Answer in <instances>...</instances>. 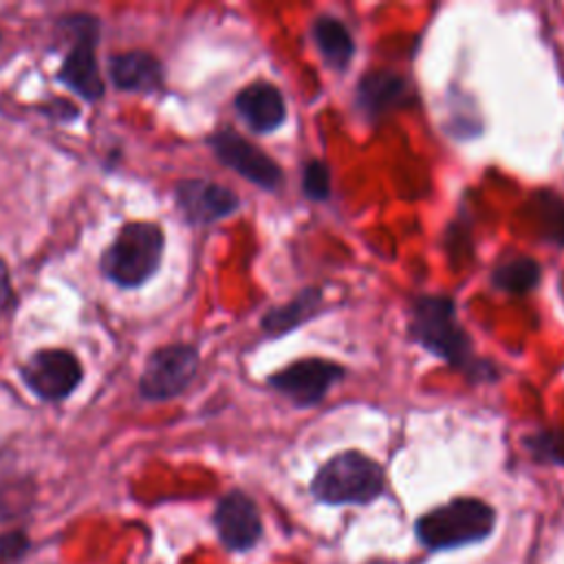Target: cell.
<instances>
[{"mask_svg": "<svg viewBox=\"0 0 564 564\" xmlns=\"http://www.w3.org/2000/svg\"><path fill=\"white\" fill-rule=\"evenodd\" d=\"M207 143L223 165L238 172L249 183L267 192H275L282 185V167L267 152H262L258 145L247 141L236 130H216L207 139Z\"/></svg>", "mask_w": 564, "mask_h": 564, "instance_id": "obj_8", "label": "cell"}, {"mask_svg": "<svg viewBox=\"0 0 564 564\" xmlns=\"http://www.w3.org/2000/svg\"><path fill=\"white\" fill-rule=\"evenodd\" d=\"M73 44L66 53L57 79L88 101H97L104 95V79L99 73L95 46L99 40V22L95 15H73L66 20Z\"/></svg>", "mask_w": 564, "mask_h": 564, "instance_id": "obj_5", "label": "cell"}, {"mask_svg": "<svg viewBox=\"0 0 564 564\" xmlns=\"http://www.w3.org/2000/svg\"><path fill=\"white\" fill-rule=\"evenodd\" d=\"M13 304H15V295H13L9 269H7V264L0 260V315H2L4 311L13 308Z\"/></svg>", "mask_w": 564, "mask_h": 564, "instance_id": "obj_21", "label": "cell"}, {"mask_svg": "<svg viewBox=\"0 0 564 564\" xmlns=\"http://www.w3.org/2000/svg\"><path fill=\"white\" fill-rule=\"evenodd\" d=\"M494 509L478 498H454L416 522V535L427 549H454L487 538L494 529Z\"/></svg>", "mask_w": 564, "mask_h": 564, "instance_id": "obj_4", "label": "cell"}, {"mask_svg": "<svg viewBox=\"0 0 564 564\" xmlns=\"http://www.w3.org/2000/svg\"><path fill=\"white\" fill-rule=\"evenodd\" d=\"M240 119L258 134L278 130L286 119L284 97L278 86L269 82H253L245 86L234 99Z\"/></svg>", "mask_w": 564, "mask_h": 564, "instance_id": "obj_12", "label": "cell"}, {"mask_svg": "<svg viewBox=\"0 0 564 564\" xmlns=\"http://www.w3.org/2000/svg\"><path fill=\"white\" fill-rule=\"evenodd\" d=\"M524 447L535 460L564 465V434L557 430H540L524 436Z\"/></svg>", "mask_w": 564, "mask_h": 564, "instance_id": "obj_19", "label": "cell"}, {"mask_svg": "<svg viewBox=\"0 0 564 564\" xmlns=\"http://www.w3.org/2000/svg\"><path fill=\"white\" fill-rule=\"evenodd\" d=\"M535 209L540 216V227L544 238L564 245V198L553 192L535 194Z\"/></svg>", "mask_w": 564, "mask_h": 564, "instance_id": "obj_18", "label": "cell"}, {"mask_svg": "<svg viewBox=\"0 0 564 564\" xmlns=\"http://www.w3.org/2000/svg\"><path fill=\"white\" fill-rule=\"evenodd\" d=\"M322 306V289L306 286L300 293H295L289 302L269 308L262 315V330L269 337H282L289 330H295L304 322H308Z\"/></svg>", "mask_w": 564, "mask_h": 564, "instance_id": "obj_15", "label": "cell"}, {"mask_svg": "<svg viewBox=\"0 0 564 564\" xmlns=\"http://www.w3.org/2000/svg\"><path fill=\"white\" fill-rule=\"evenodd\" d=\"M176 205L192 225H212L231 216L240 200L238 196L209 178H183L176 183Z\"/></svg>", "mask_w": 564, "mask_h": 564, "instance_id": "obj_10", "label": "cell"}, {"mask_svg": "<svg viewBox=\"0 0 564 564\" xmlns=\"http://www.w3.org/2000/svg\"><path fill=\"white\" fill-rule=\"evenodd\" d=\"M346 375V368L322 357H306L284 366L269 377V386L286 397L295 408H311L319 403L330 386Z\"/></svg>", "mask_w": 564, "mask_h": 564, "instance_id": "obj_7", "label": "cell"}, {"mask_svg": "<svg viewBox=\"0 0 564 564\" xmlns=\"http://www.w3.org/2000/svg\"><path fill=\"white\" fill-rule=\"evenodd\" d=\"M108 70L112 84L119 90L150 95L163 86V66L154 55L145 51H130L110 57Z\"/></svg>", "mask_w": 564, "mask_h": 564, "instance_id": "obj_13", "label": "cell"}, {"mask_svg": "<svg viewBox=\"0 0 564 564\" xmlns=\"http://www.w3.org/2000/svg\"><path fill=\"white\" fill-rule=\"evenodd\" d=\"M317 51L333 70H346L352 55L355 42L344 22L333 15H319L311 26Z\"/></svg>", "mask_w": 564, "mask_h": 564, "instance_id": "obj_16", "label": "cell"}, {"mask_svg": "<svg viewBox=\"0 0 564 564\" xmlns=\"http://www.w3.org/2000/svg\"><path fill=\"white\" fill-rule=\"evenodd\" d=\"M214 524L223 544L231 551H247L260 538L262 522L256 502L242 491H229L214 511Z\"/></svg>", "mask_w": 564, "mask_h": 564, "instance_id": "obj_11", "label": "cell"}, {"mask_svg": "<svg viewBox=\"0 0 564 564\" xmlns=\"http://www.w3.org/2000/svg\"><path fill=\"white\" fill-rule=\"evenodd\" d=\"M302 194L311 200H326L330 196V170L324 161L313 159L302 167Z\"/></svg>", "mask_w": 564, "mask_h": 564, "instance_id": "obj_20", "label": "cell"}, {"mask_svg": "<svg viewBox=\"0 0 564 564\" xmlns=\"http://www.w3.org/2000/svg\"><path fill=\"white\" fill-rule=\"evenodd\" d=\"M540 275H542L540 262L533 260L531 256L518 253V256L500 260L494 267L491 284L498 291H505V293H511V295H522V293H529L531 289L538 286Z\"/></svg>", "mask_w": 564, "mask_h": 564, "instance_id": "obj_17", "label": "cell"}, {"mask_svg": "<svg viewBox=\"0 0 564 564\" xmlns=\"http://www.w3.org/2000/svg\"><path fill=\"white\" fill-rule=\"evenodd\" d=\"M383 489V469L361 452H341L326 460L311 482L317 500L328 505H364Z\"/></svg>", "mask_w": 564, "mask_h": 564, "instance_id": "obj_3", "label": "cell"}, {"mask_svg": "<svg viewBox=\"0 0 564 564\" xmlns=\"http://www.w3.org/2000/svg\"><path fill=\"white\" fill-rule=\"evenodd\" d=\"M198 350L189 344H167L156 348L139 377V392L148 401H167L185 392L198 372Z\"/></svg>", "mask_w": 564, "mask_h": 564, "instance_id": "obj_6", "label": "cell"}, {"mask_svg": "<svg viewBox=\"0 0 564 564\" xmlns=\"http://www.w3.org/2000/svg\"><path fill=\"white\" fill-rule=\"evenodd\" d=\"M20 375L26 388L44 401L66 399L84 377L79 359L64 348H42L33 352Z\"/></svg>", "mask_w": 564, "mask_h": 564, "instance_id": "obj_9", "label": "cell"}, {"mask_svg": "<svg viewBox=\"0 0 564 564\" xmlns=\"http://www.w3.org/2000/svg\"><path fill=\"white\" fill-rule=\"evenodd\" d=\"M408 95V82L392 70H370L357 82L355 106L368 117L377 119L399 106Z\"/></svg>", "mask_w": 564, "mask_h": 564, "instance_id": "obj_14", "label": "cell"}, {"mask_svg": "<svg viewBox=\"0 0 564 564\" xmlns=\"http://www.w3.org/2000/svg\"><path fill=\"white\" fill-rule=\"evenodd\" d=\"M0 40H2V35H0Z\"/></svg>", "mask_w": 564, "mask_h": 564, "instance_id": "obj_22", "label": "cell"}, {"mask_svg": "<svg viewBox=\"0 0 564 564\" xmlns=\"http://www.w3.org/2000/svg\"><path fill=\"white\" fill-rule=\"evenodd\" d=\"M408 335L427 352L465 372L471 383L498 379V368L476 355L469 333L458 322L456 302L449 295L423 293L412 297L408 308Z\"/></svg>", "mask_w": 564, "mask_h": 564, "instance_id": "obj_1", "label": "cell"}, {"mask_svg": "<svg viewBox=\"0 0 564 564\" xmlns=\"http://www.w3.org/2000/svg\"><path fill=\"white\" fill-rule=\"evenodd\" d=\"M163 249L165 234L156 223H128L106 247L101 256V271L110 282L123 289L141 286L159 271Z\"/></svg>", "mask_w": 564, "mask_h": 564, "instance_id": "obj_2", "label": "cell"}]
</instances>
